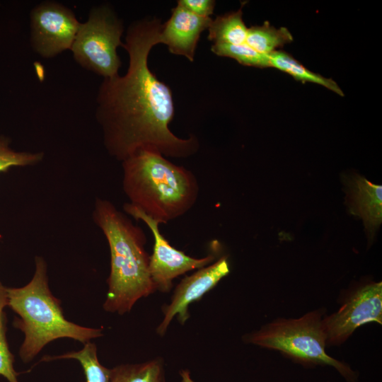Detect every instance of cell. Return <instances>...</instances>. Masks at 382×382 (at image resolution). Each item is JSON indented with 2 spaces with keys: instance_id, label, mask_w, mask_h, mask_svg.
<instances>
[{
  "instance_id": "277c9868",
  "label": "cell",
  "mask_w": 382,
  "mask_h": 382,
  "mask_svg": "<svg viewBox=\"0 0 382 382\" xmlns=\"http://www.w3.org/2000/svg\"><path fill=\"white\" fill-rule=\"evenodd\" d=\"M35 270L30 282L20 288L6 287L7 306L20 318L13 325L25 338L19 350L24 363L32 361L49 342L59 338H71L86 344L103 335V328H91L67 320L60 301L50 291L44 258H35Z\"/></svg>"
},
{
  "instance_id": "4fadbf2b",
  "label": "cell",
  "mask_w": 382,
  "mask_h": 382,
  "mask_svg": "<svg viewBox=\"0 0 382 382\" xmlns=\"http://www.w3.org/2000/svg\"><path fill=\"white\" fill-rule=\"evenodd\" d=\"M248 28L243 19L241 7L212 19L207 29V38L213 44L241 45L245 42Z\"/></svg>"
},
{
  "instance_id": "30bf717a",
  "label": "cell",
  "mask_w": 382,
  "mask_h": 382,
  "mask_svg": "<svg viewBox=\"0 0 382 382\" xmlns=\"http://www.w3.org/2000/svg\"><path fill=\"white\" fill-rule=\"evenodd\" d=\"M229 272L227 257L224 256L198 269L191 275L185 277L176 286L170 303L163 306L162 311L164 317L156 328V333L163 336L175 316L180 324H185L190 317L189 305L201 299Z\"/></svg>"
},
{
  "instance_id": "ac0fdd59",
  "label": "cell",
  "mask_w": 382,
  "mask_h": 382,
  "mask_svg": "<svg viewBox=\"0 0 382 382\" xmlns=\"http://www.w3.org/2000/svg\"><path fill=\"white\" fill-rule=\"evenodd\" d=\"M211 50L218 56L232 58L244 66L270 67L269 56L256 52L245 42L241 45L213 44Z\"/></svg>"
},
{
  "instance_id": "7c38bea8",
  "label": "cell",
  "mask_w": 382,
  "mask_h": 382,
  "mask_svg": "<svg viewBox=\"0 0 382 382\" xmlns=\"http://www.w3.org/2000/svg\"><path fill=\"white\" fill-rule=\"evenodd\" d=\"M347 180L350 212L362 218L369 236L373 238L382 221V186L357 175Z\"/></svg>"
},
{
  "instance_id": "3957f363",
  "label": "cell",
  "mask_w": 382,
  "mask_h": 382,
  "mask_svg": "<svg viewBox=\"0 0 382 382\" xmlns=\"http://www.w3.org/2000/svg\"><path fill=\"white\" fill-rule=\"evenodd\" d=\"M122 167L129 203L160 224L184 215L197 200L199 187L194 173L155 150H137Z\"/></svg>"
},
{
  "instance_id": "e0dca14e",
  "label": "cell",
  "mask_w": 382,
  "mask_h": 382,
  "mask_svg": "<svg viewBox=\"0 0 382 382\" xmlns=\"http://www.w3.org/2000/svg\"><path fill=\"white\" fill-rule=\"evenodd\" d=\"M74 359L83 367L86 382H110V369L103 366L97 357V348L94 343L86 342L82 349L58 356H46L45 361Z\"/></svg>"
},
{
  "instance_id": "7402d4cb",
  "label": "cell",
  "mask_w": 382,
  "mask_h": 382,
  "mask_svg": "<svg viewBox=\"0 0 382 382\" xmlns=\"http://www.w3.org/2000/svg\"><path fill=\"white\" fill-rule=\"evenodd\" d=\"M180 376L181 377L182 381L181 382H195L191 376L190 373L188 370L186 369H182L180 371Z\"/></svg>"
},
{
  "instance_id": "5bb4252c",
  "label": "cell",
  "mask_w": 382,
  "mask_h": 382,
  "mask_svg": "<svg viewBox=\"0 0 382 382\" xmlns=\"http://www.w3.org/2000/svg\"><path fill=\"white\" fill-rule=\"evenodd\" d=\"M110 382H166L163 361L158 357L115 366L110 369Z\"/></svg>"
},
{
  "instance_id": "52a82bcc",
  "label": "cell",
  "mask_w": 382,
  "mask_h": 382,
  "mask_svg": "<svg viewBox=\"0 0 382 382\" xmlns=\"http://www.w3.org/2000/svg\"><path fill=\"white\" fill-rule=\"evenodd\" d=\"M81 23L74 11L55 1H43L30 13V42L33 50L45 59L71 50Z\"/></svg>"
},
{
  "instance_id": "9c48e42d",
  "label": "cell",
  "mask_w": 382,
  "mask_h": 382,
  "mask_svg": "<svg viewBox=\"0 0 382 382\" xmlns=\"http://www.w3.org/2000/svg\"><path fill=\"white\" fill-rule=\"evenodd\" d=\"M382 323V283L362 285L348 294L335 313L323 318L327 345H340L359 327Z\"/></svg>"
},
{
  "instance_id": "9a60e30c",
  "label": "cell",
  "mask_w": 382,
  "mask_h": 382,
  "mask_svg": "<svg viewBox=\"0 0 382 382\" xmlns=\"http://www.w3.org/2000/svg\"><path fill=\"white\" fill-rule=\"evenodd\" d=\"M268 56L270 67L284 71L293 76L296 80L323 86L335 93L344 96L342 91L335 81L308 70L288 53L277 50Z\"/></svg>"
},
{
  "instance_id": "ffe728a7",
  "label": "cell",
  "mask_w": 382,
  "mask_h": 382,
  "mask_svg": "<svg viewBox=\"0 0 382 382\" xmlns=\"http://www.w3.org/2000/svg\"><path fill=\"white\" fill-rule=\"evenodd\" d=\"M45 157L42 151H16L10 147V139L0 136V173L6 172L14 166H33Z\"/></svg>"
},
{
  "instance_id": "6da1fadb",
  "label": "cell",
  "mask_w": 382,
  "mask_h": 382,
  "mask_svg": "<svg viewBox=\"0 0 382 382\" xmlns=\"http://www.w3.org/2000/svg\"><path fill=\"white\" fill-rule=\"evenodd\" d=\"M161 27L156 17L133 21L122 46L129 56L127 72L104 78L98 88L96 118L103 144L109 155L121 162L141 149L181 158L199 148L195 135L183 139L170 131L175 115L172 91L149 67L150 51L160 44Z\"/></svg>"
},
{
  "instance_id": "8fae6325",
  "label": "cell",
  "mask_w": 382,
  "mask_h": 382,
  "mask_svg": "<svg viewBox=\"0 0 382 382\" xmlns=\"http://www.w3.org/2000/svg\"><path fill=\"white\" fill-rule=\"evenodd\" d=\"M171 12L170 18L162 23L160 43L170 53L193 62L201 33L208 29L212 18L197 16L178 5Z\"/></svg>"
},
{
  "instance_id": "ba28073f",
  "label": "cell",
  "mask_w": 382,
  "mask_h": 382,
  "mask_svg": "<svg viewBox=\"0 0 382 382\" xmlns=\"http://www.w3.org/2000/svg\"><path fill=\"white\" fill-rule=\"evenodd\" d=\"M123 209L134 219L145 223L153 234L154 242L153 253L150 255L149 272L156 291L164 293L169 291L173 286V279L214 261L216 256L213 253L202 258H195L172 246L161 233V224L129 202L124 204Z\"/></svg>"
},
{
  "instance_id": "8992f818",
  "label": "cell",
  "mask_w": 382,
  "mask_h": 382,
  "mask_svg": "<svg viewBox=\"0 0 382 382\" xmlns=\"http://www.w3.org/2000/svg\"><path fill=\"white\" fill-rule=\"evenodd\" d=\"M124 31L123 21L110 4L92 7L86 21L81 23L70 50L74 60L103 79L119 74L122 62L117 50L123 46Z\"/></svg>"
},
{
  "instance_id": "2e32d148",
  "label": "cell",
  "mask_w": 382,
  "mask_h": 382,
  "mask_svg": "<svg viewBox=\"0 0 382 382\" xmlns=\"http://www.w3.org/2000/svg\"><path fill=\"white\" fill-rule=\"evenodd\" d=\"M292 41L293 37L287 28H276L265 21L262 25L248 28L245 43L256 52L269 55Z\"/></svg>"
},
{
  "instance_id": "44dd1931",
  "label": "cell",
  "mask_w": 382,
  "mask_h": 382,
  "mask_svg": "<svg viewBox=\"0 0 382 382\" xmlns=\"http://www.w3.org/2000/svg\"><path fill=\"white\" fill-rule=\"evenodd\" d=\"M177 2V5L204 18L211 17L216 5V1L213 0H178Z\"/></svg>"
},
{
  "instance_id": "5b68a950",
  "label": "cell",
  "mask_w": 382,
  "mask_h": 382,
  "mask_svg": "<svg viewBox=\"0 0 382 382\" xmlns=\"http://www.w3.org/2000/svg\"><path fill=\"white\" fill-rule=\"evenodd\" d=\"M321 316V311H314L296 319L280 318L246 335L243 340L279 351L301 364L332 366L347 379L352 381L355 374L349 366L325 352L327 337Z\"/></svg>"
},
{
  "instance_id": "d6986e66",
  "label": "cell",
  "mask_w": 382,
  "mask_h": 382,
  "mask_svg": "<svg viewBox=\"0 0 382 382\" xmlns=\"http://www.w3.org/2000/svg\"><path fill=\"white\" fill-rule=\"evenodd\" d=\"M7 306V297L6 286L0 283V375L4 376L8 382H19L13 363L14 356L11 352L7 342L6 316L4 308Z\"/></svg>"
},
{
  "instance_id": "7a4b0ae2",
  "label": "cell",
  "mask_w": 382,
  "mask_h": 382,
  "mask_svg": "<svg viewBox=\"0 0 382 382\" xmlns=\"http://www.w3.org/2000/svg\"><path fill=\"white\" fill-rule=\"evenodd\" d=\"M92 215L107 239L110 253L108 289L103 308L122 315L129 312L138 300L156 291L149 272L146 236L139 226L107 199H96Z\"/></svg>"
}]
</instances>
